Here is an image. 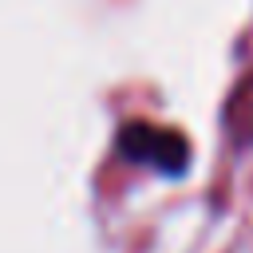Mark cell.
Returning a JSON list of instances; mask_svg holds the SVG:
<instances>
[{
    "instance_id": "1",
    "label": "cell",
    "mask_w": 253,
    "mask_h": 253,
    "mask_svg": "<svg viewBox=\"0 0 253 253\" xmlns=\"http://www.w3.org/2000/svg\"><path fill=\"white\" fill-rule=\"evenodd\" d=\"M119 150L142 166H154L162 174H182L190 162V146L178 130L154 126V123H126L119 130Z\"/></svg>"
}]
</instances>
